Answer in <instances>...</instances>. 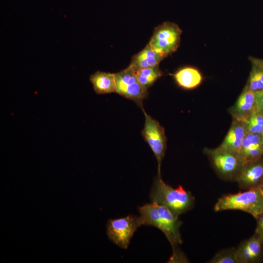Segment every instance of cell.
I'll list each match as a JSON object with an SVG mask.
<instances>
[{"label":"cell","instance_id":"cell-12","mask_svg":"<svg viewBox=\"0 0 263 263\" xmlns=\"http://www.w3.org/2000/svg\"><path fill=\"white\" fill-rule=\"evenodd\" d=\"M244 165L263 156L261 135L247 132L244 138L239 153Z\"/></svg>","mask_w":263,"mask_h":263},{"label":"cell","instance_id":"cell-1","mask_svg":"<svg viewBox=\"0 0 263 263\" xmlns=\"http://www.w3.org/2000/svg\"><path fill=\"white\" fill-rule=\"evenodd\" d=\"M150 198L152 202L164 206L178 215L191 210L195 205V198L191 192L181 186L172 188L158 175L154 179Z\"/></svg>","mask_w":263,"mask_h":263},{"label":"cell","instance_id":"cell-21","mask_svg":"<svg viewBox=\"0 0 263 263\" xmlns=\"http://www.w3.org/2000/svg\"><path fill=\"white\" fill-rule=\"evenodd\" d=\"M245 122L247 132L262 134L263 132V114L259 111L252 113Z\"/></svg>","mask_w":263,"mask_h":263},{"label":"cell","instance_id":"cell-4","mask_svg":"<svg viewBox=\"0 0 263 263\" xmlns=\"http://www.w3.org/2000/svg\"><path fill=\"white\" fill-rule=\"evenodd\" d=\"M141 225L139 217L133 215L110 219L107 225V235L113 243L126 249L134 232Z\"/></svg>","mask_w":263,"mask_h":263},{"label":"cell","instance_id":"cell-15","mask_svg":"<svg viewBox=\"0 0 263 263\" xmlns=\"http://www.w3.org/2000/svg\"><path fill=\"white\" fill-rule=\"evenodd\" d=\"M177 83L186 89H192L199 86L202 81V76L196 69L187 67L178 70L173 75Z\"/></svg>","mask_w":263,"mask_h":263},{"label":"cell","instance_id":"cell-24","mask_svg":"<svg viewBox=\"0 0 263 263\" xmlns=\"http://www.w3.org/2000/svg\"><path fill=\"white\" fill-rule=\"evenodd\" d=\"M249 59L251 62L257 64V65L263 69V59L256 58L254 57H250Z\"/></svg>","mask_w":263,"mask_h":263},{"label":"cell","instance_id":"cell-10","mask_svg":"<svg viewBox=\"0 0 263 263\" xmlns=\"http://www.w3.org/2000/svg\"><path fill=\"white\" fill-rule=\"evenodd\" d=\"M235 181L242 189L260 187L263 183V156L257 161L245 164Z\"/></svg>","mask_w":263,"mask_h":263},{"label":"cell","instance_id":"cell-7","mask_svg":"<svg viewBox=\"0 0 263 263\" xmlns=\"http://www.w3.org/2000/svg\"><path fill=\"white\" fill-rule=\"evenodd\" d=\"M207 153L218 173L225 179L235 180L244 166L238 154L207 150Z\"/></svg>","mask_w":263,"mask_h":263},{"label":"cell","instance_id":"cell-3","mask_svg":"<svg viewBox=\"0 0 263 263\" xmlns=\"http://www.w3.org/2000/svg\"><path fill=\"white\" fill-rule=\"evenodd\" d=\"M181 34L182 30L176 24L166 21L155 27L148 44L165 58L177 49Z\"/></svg>","mask_w":263,"mask_h":263},{"label":"cell","instance_id":"cell-18","mask_svg":"<svg viewBox=\"0 0 263 263\" xmlns=\"http://www.w3.org/2000/svg\"><path fill=\"white\" fill-rule=\"evenodd\" d=\"M244 241L251 255L252 263L261 262L263 259V240L254 233Z\"/></svg>","mask_w":263,"mask_h":263},{"label":"cell","instance_id":"cell-17","mask_svg":"<svg viewBox=\"0 0 263 263\" xmlns=\"http://www.w3.org/2000/svg\"><path fill=\"white\" fill-rule=\"evenodd\" d=\"M142 225L152 226L157 228L159 213L156 205L152 202L138 207Z\"/></svg>","mask_w":263,"mask_h":263},{"label":"cell","instance_id":"cell-20","mask_svg":"<svg viewBox=\"0 0 263 263\" xmlns=\"http://www.w3.org/2000/svg\"><path fill=\"white\" fill-rule=\"evenodd\" d=\"M236 248L231 247L219 251L207 263H238L236 254Z\"/></svg>","mask_w":263,"mask_h":263},{"label":"cell","instance_id":"cell-22","mask_svg":"<svg viewBox=\"0 0 263 263\" xmlns=\"http://www.w3.org/2000/svg\"><path fill=\"white\" fill-rule=\"evenodd\" d=\"M259 111L263 114V91L255 93Z\"/></svg>","mask_w":263,"mask_h":263},{"label":"cell","instance_id":"cell-11","mask_svg":"<svg viewBox=\"0 0 263 263\" xmlns=\"http://www.w3.org/2000/svg\"><path fill=\"white\" fill-rule=\"evenodd\" d=\"M247 133L246 122L233 119L223 141L216 149L239 154L243 140Z\"/></svg>","mask_w":263,"mask_h":263},{"label":"cell","instance_id":"cell-6","mask_svg":"<svg viewBox=\"0 0 263 263\" xmlns=\"http://www.w3.org/2000/svg\"><path fill=\"white\" fill-rule=\"evenodd\" d=\"M115 75L116 87L114 92L134 101L142 107L143 101L146 97L148 92L138 82L132 67L129 65Z\"/></svg>","mask_w":263,"mask_h":263},{"label":"cell","instance_id":"cell-16","mask_svg":"<svg viewBox=\"0 0 263 263\" xmlns=\"http://www.w3.org/2000/svg\"><path fill=\"white\" fill-rule=\"evenodd\" d=\"M131 66L138 82L147 90L163 74L159 69V65L146 68H138Z\"/></svg>","mask_w":263,"mask_h":263},{"label":"cell","instance_id":"cell-5","mask_svg":"<svg viewBox=\"0 0 263 263\" xmlns=\"http://www.w3.org/2000/svg\"><path fill=\"white\" fill-rule=\"evenodd\" d=\"M145 120L142 135L153 152L158 163V175L161 176V165L167 148L165 130L159 122L142 109Z\"/></svg>","mask_w":263,"mask_h":263},{"label":"cell","instance_id":"cell-2","mask_svg":"<svg viewBox=\"0 0 263 263\" xmlns=\"http://www.w3.org/2000/svg\"><path fill=\"white\" fill-rule=\"evenodd\" d=\"M213 209L215 212L239 210L249 213L256 219L263 212V193L258 187L226 194L218 199Z\"/></svg>","mask_w":263,"mask_h":263},{"label":"cell","instance_id":"cell-25","mask_svg":"<svg viewBox=\"0 0 263 263\" xmlns=\"http://www.w3.org/2000/svg\"><path fill=\"white\" fill-rule=\"evenodd\" d=\"M257 235H258L263 240V230L261 232H260L259 234H257Z\"/></svg>","mask_w":263,"mask_h":263},{"label":"cell","instance_id":"cell-9","mask_svg":"<svg viewBox=\"0 0 263 263\" xmlns=\"http://www.w3.org/2000/svg\"><path fill=\"white\" fill-rule=\"evenodd\" d=\"M257 111L255 93L246 84L235 103L230 108L229 113L233 119L246 122Z\"/></svg>","mask_w":263,"mask_h":263},{"label":"cell","instance_id":"cell-27","mask_svg":"<svg viewBox=\"0 0 263 263\" xmlns=\"http://www.w3.org/2000/svg\"><path fill=\"white\" fill-rule=\"evenodd\" d=\"M263 193V183L261 184V185L260 186Z\"/></svg>","mask_w":263,"mask_h":263},{"label":"cell","instance_id":"cell-14","mask_svg":"<svg viewBox=\"0 0 263 263\" xmlns=\"http://www.w3.org/2000/svg\"><path fill=\"white\" fill-rule=\"evenodd\" d=\"M90 80L97 94H107L115 92V74L97 71L91 75Z\"/></svg>","mask_w":263,"mask_h":263},{"label":"cell","instance_id":"cell-26","mask_svg":"<svg viewBox=\"0 0 263 263\" xmlns=\"http://www.w3.org/2000/svg\"><path fill=\"white\" fill-rule=\"evenodd\" d=\"M261 144H262V146L263 149V132L261 134Z\"/></svg>","mask_w":263,"mask_h":263},{"label":"cell","instance_id":"cell-19","mask_svg":"<svg viewBox=\"0 0 263 263\" xmlns=\"http://www.w3.org/2000/svg\"><path fill=\"white\" fill-rule=\"evenodd\" d=\"M252 69L247 84L254 93L263 91V69L251 62Z\"/></svg>","mask_w":263,"mask_h":263},{"label":"cell","instance_id":"cell-13","mask_svg":"<svg viewBox=\"0 0 263 263\" xmlns=\"http://www.w3.org/2000/svg\"><path fill=\"white\" fill-rule=\"evenodd\" d=\"M164 57L154 51L148 44L141 51L134 55L131 59V66L138 68H146L159 65Z\"/></svg>","mask_w":263,"mask_h":263},{"label":"cell","instance_id":"cell-8","mask_svg":"<svg viewBox=\"0 0 263 263\" xmlns=\"http://www.w3.org/2000/svg\"><path fill=\"white\" fill-rule=\"evenodd\" d=\"M156 205L159 213L157 228L165 235L170 244L173 253H174L180 250L178 245L183 243L180 232L183 222L179 219V215L168 207L157 204Z\"/></svg>","mask_w":263,"mask_h":263},{"label":"cell","instance_id":"cell-23","mask_svg":"<svg viewBox=\"0 0 263 263\" xmlns=\"http://www.w3.org/2000/svg\"><path fill=\"white\" fill-rule=\"evenodd\" d=\"M256 222L254 233L259 234L263 230V212L257 217Z\"/></svg>","mask_w":263,"mask_h":263}]
</instances>
